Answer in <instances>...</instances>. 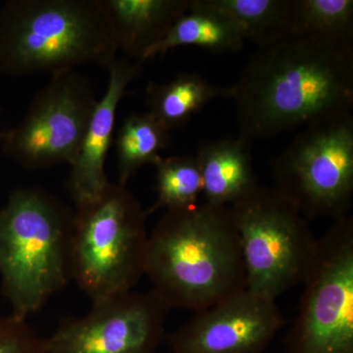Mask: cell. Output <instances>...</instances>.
<instances>
[{
    "mask_svg": "<svg viewBox=\"0 0 353 353\" xmlns=\"http://www.w3.org/2000/svg\"><path fill=\"white\" fill-rule=\"evenodd\" d=\"M287 353H353V218L345 216L318 240Z\"/></svg>",
    "mask_w": 353,
    "mask_h": 353,
    "instance_id": "8",
    "label": "cell"
},
{
    "mask_svg": "<svg viewBox=\"0 0 353 353\" xmlns=\"http://www.w3.org/2000/svg\"><path fill=\"white\" fill-rule=\"evenodd\" d=\"M225 14L240 28L245 41L257 46L290 31V0H201Z\"/></svg>",
    "mask_w": 353,
    "mask_h": 353,
    "instance_id": "18",
    "label": "cell"
},
{
    "mask_svg": "<svg viewBox=\"0 0 353 353\" xmlns=\"http://www.w3.org/2000/svg\"><path fill=\"white\" fill-rule=\"evenodd\" d=\"M118 48L99 0H12L0 11V72L10 76L108 67Z\"/></svg>",
    "mask_w": 353,
    "mask_h": 353,
    "instance_id": "4",
    "label": "cell"
},
{
    "mask_svg": "<svg viewBox=\"0 0 353 353\" xmlns=\"http://www.w3.org/2000/svg\"><path fill=\"white\" fill-rule=\"evenodd\" d=\"M4 137H6V132H0V141H3Z\"/></svg>",
    "mask_w": 353,
    "mask_h": 353,
    "instance_id": "22",
    "label": "cell"
},
{
    "mask_svg": "<svg viewBox=\"0 0 353 353\" xmlns=\"http://www.w3.org/2000/svg\"><path fill=\"white\" fill-rule=\"evenodd\" d=\"M141 63L116 59L109 66L108 90L97 101L67 181L76 208L97 199L110 183L105 162L113 143L116 112L126 88L138 76Z\"/></svg>",
    "mask_w": 353,
    "mask_h": 353,
    "instance_id": "12",
    "label": "cell"
},
{
    "mask_svg": "<svg viewBox=\"0 0 353 353\" xmlns=\"http://www.w3.org/2000/svg\"><path fill=\"white\" fill-rule=\"evenodd\" d=\"M250 145L241 136L199 145L196 158L204 202L230 208L256 187Z\"/></svg>",
    "mask_w": 353,
    "mask_h": 353,
    "instance_id": "14",
    "label": "cell"
},
{
    "mask_svg": "<svg viewBox=\"0 0 353 353\" xmlns=\"http://www.w3.org/2000/svg\"><path fill=\"white\" fill-rule=\"evenodd\" d=\"M241 137L266 139L353 105V46L289 31L257 46L233 85Z\"/></svg>",
    "mask_w": 353,
    "mask_h": 353,
    "instance_id": "1",
    "label": "cell"
},
{
    "mask_svg": "<svg viewBox=\"0 0 353 353\" xmlns=\"http://www.w3.org/2000/svg\"><path fill=\"white\" fill-rule=\"evenodd\" d=\"M145 275L169 308L194 312L248 289L230 208L202 202L167 209L148 234Z\"/></svg>",
    "mask_w": 353,
    "mask_h": 353,
    "instance_id": "2",
    "label": "cell"
},
{
    "mask_svg": "<svg viewBox=\"0 0 353 353\" xmlns=\"http://www.w3.org/2000/svg\"><path fill=\"white\" fill-rule=\"evenodd\" d=\"M245 39L231 18L204 6L201 0H189V9L172 26L166 36L143 53L141 62L180 46H197L214 53L243 50Z\"/></svg>",
    "mask_w": 353,
    "mask_h": 353,
    "instance_id": "15",
    "label": "cell"
},
{
    "mask_svg": "<svg viewBox=\"0 0 353 353\" xmlns=\"http://www.w3.org/2000/svg\"><path fill=\"white\" fill-rule=\"evenodd\" d=\"M148 216L118 183H109L97 199L77 206L72 280L92 303L131 292L145 275Z\"/></svg>",
    "mask_w": 353,
    "mask_h": 353,
    "instance_id": "5",
    "label": "cell"
},
{
    "mask_svg": "<svg viewBox=\"0 0 353 353\" xmlns=\"http://www.w3.org/2000/svg\"><path fill=\"white\" fill-rule=\"evenodd\" d=\"M0 353H46V339L27 320L0 316Z\"/></svg>",
    "mask_w": 353,
    "mask_h": 353,
    "instance_id": "21",
    "label": "cell"
},
{
    "mask_svg": "<svg viewBox=\"0 0 353 353\" xmlns=\"http://www.w3.org/2000/svg\"><path fill=\"white\" fill-rule=\"evenodd\" d=\"M157 168V199L148 214L159 208H188L199 203L202 194V181L196 157L176 155L161 157L154 164Z\"/></svg>",
    "mask_w": 353,
    "mask_h": 353,
    "instance_id": "20",
    "label": "cell"
},
{
    "mask_svg": "<svg viewBox=\"0 0 353 353\" xmlns=\"http://www.w3.org/2000/svg\"><path fill=\"white\" fill-rule=\"evenodd\" d=\"M290 31L353 46V1L290 0Z\"/></svg>",
    "mask_w": 353,
    "mask_h": 353,
    "instance_id": "19",
    "label": "cell"
},
{
    "mask_svg": "<svg viewBox=\"0 0 353 353\" xmlns=\"http://www.w3.org/2000/svg\"><path fill=\"white\" fill-rule=\"evenodd\" d=\"M94 90L74 70L51 76L19 126L6 132L3 150L26 169L74 163L97 104Z\"/></svg>",
    "mask_w": 353,
    "mask_h": 353,
    "instance_id": "9",
    "label": "cell"
},
{
    "mask_svg": "<svg viewBox=\"0 0 353 353\" xmlns=\"http://www.w3.org/2000/svg\"><path fill=\"white\" fill-rule=\"evenodd\" d=\"M169 132L148 112L128 116L116 137L119 185L127 187L141 167L157 163L170 141Z\"/></svg>",
    "mask_w": 353,
    "mask_h": 353,
    "instance_id": "17",
    "label": "cell"
},
{
    "mask_svg": "<svg viewBox=\"0 0 353 353\" xmlns=\"http://www.w3.org/2000/svg\"><path fill=\"white\" fill-rule=\"evenodd\" d=\"M75 211L39 188H19L0 208V283L21 319L36 314L72 280Z\"/></svg>",
    "mask_w": 353,
    "mask_h": 353,
    "instance_id": "3",
    "label": "cell"
},
{
    "mask_svg": "<svg viewBox=\"0 0 353 353\" xmlns=\"http://www.w3.org/2000/svg\"><path fill=\"white\" fill-rule=\"evenodd\" d=\"M276 189L296 202L306 219L347 216L353 196V119L350 112L306 124L273 162Z\"/></svg>",
    "mask_w": 353,
    "mask_h": 353,
    "instance_id": "7",
    "label": "cell"
},
{
    "mask_svg": "<svg viewBox=\"0 0 353 353\" xmlns=\"http://www.w3.org/2000/svg\"><path fill=\"white\" fill-rule=\"evenodd\" d=\"M230 210L241 239L248 289L276 301L303 284L318 240L296 202L276 188L257 185Z\"/></svg>",
    "mask_w": 353,
    "mask_h": 353,
    "instance_id": "6",
    "label": "cell"
},
{
    "mask_svg": "<svg viewBox=\"0 0 353 353\" xmlns=\"http://www.w3.org/2000/svg\"><path fill=\"white\" fill-rule=\"evenodd\" d=\"M285 321L275 299L246 289L165 336L173 353H262Z\"/></svg>",
    "mask_w": 353,
    "mask_h": 353,
    "instance_id": "11",
    "label": "cell"
},
{
    "mask_svg": "<svg viewBox=\"0 0 353 353\" xmlns=\"http://www.w3.org/2000/svg\"><path fill=\"white\" fill-rule=\"evenodd\" d=\"M121 50L141 61L189 9V0H99Z\"/></svg>",
    "mask_w": 353,
    "mask_h": 353,
    "instance_id": "13",
    "label": "cell"
},
{
    "mask_svg": "<svg viewBox=\"0 0 353 353\" xmlns=\"http://www.w3.org/2000/svg\"><path fill=\"white\" fill-rule=\"evenodd\" d=\"M234 87H218L199 74H182L148 88V113L167 130L183 126L194 114L217 97L234 99Z\"/></svg>",
    "mask_w": 353,
    "mask_h": 353,
    "instance_id": "16",
    "label": "cell"
},
{
    "mask_svg": "<svg viewBox=\"0 0 353 353\" xmlns=\"http://www.w3.org/2000/svg\"><path fill=\"white\" fill-rule=\"evenodd\" d=\"M170 310L152 290L95 301L87 314L62 321L46 353H157Z\"/></svg>",
    "mask_w": 353,
    "mask_h": 353,
    "instance_id": "10",
    "label": "cell"
}]
</instances>
